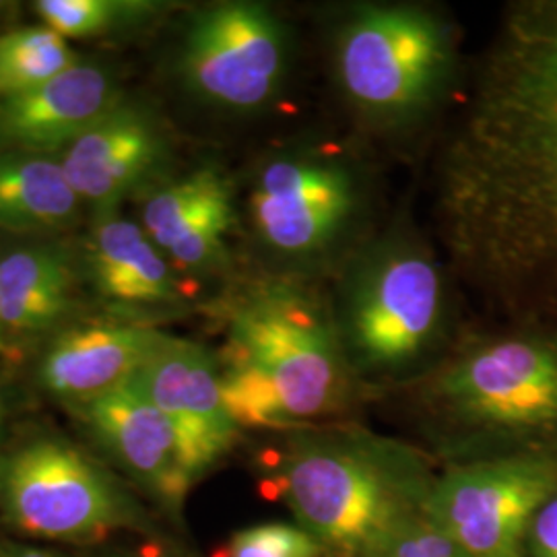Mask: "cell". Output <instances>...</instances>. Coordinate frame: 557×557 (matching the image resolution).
Returning a JSON list of instances; mask_svg holds the SVG:
<instances>
[{
    "label": "cell",
    "mask_w": 557,
    "mask_h": 557,
    "mask_svg": "<svg viewBox=\"0 0 557 557\" xmlns=\"http://www.w3.org/2000/svg\"><path fill=\"white\" fill-rule=\"evenodd\" d=\"M436 143L432 236L460 292L557 326V0L508 4Z\"/></svg>",
    "instance_id": "6da1fadb"
},
{
    "label": "cell",
    "mask_w": 557,
    "mask_h": 557,
    "mask_svg": "<svg viewBox=\"0 0 557 557\" xmlns=\"http://www.w3.org/2000/svg\"><path fill=\"white\" fill-rule=\"evenodd\" d=\"M213 310L223 324L221 393L239 430L341 421L368 395L343 354L329 283L248 271Z\"/></svg>",
    "instance_id": "7a4b0ae2"
},
{
    "label": "cell",
    "mask_w": 557,
    "mask_h": 557,
    "mask_svg": "<svg viewBox=\"0 0 557 557\" xmlns=\"http://www.w3.org/2000/svg\"><path fill=\"white\" fill-rule=\"evenodd\" d=\"M322 54L343 128L380 158L438 139L469 73L457 21L418 0L326 9Z\"/></svg>",
    "instance_id": "3957f363"
},
{
    "label": "cell",
    "mask_w": 557,
    "mask_h": 557,
    "mask_svg": "<svg viewBox=\"0 0 557 557\" xmlns=\"http://www.w3.org/2000/svg\"><path fill=\"white\" fill-rule=\"evenodd\" d=\"M379 153L347 128H299L271 143L248 170L239 227L252 271L329 283L379 230Z\"/></svg>",
    "instance_id": "277c9868"
},
{
    "label": "cell",
    "mask_w": 557,
    "mask_h": 557,
    "mask_svg": "<svg viewBox=\"0 0 557 557\" xmlns=\"http://www.w3.org/2000/svg\"><path fill=\"white\" fill-rule=\"evenodd\" d=\"M343 354L361 388L398 391L436 368L467 329L462 292L409 209H395L329 281Z\"/></svg>",
    "instance_id": "5b68a950"
},
{
    "label": "cell",
    "mask_w": 557,
    "mask_h": 557,
    "mask_svg": "<svg viewBox=\"0 0 557 557\" xmlns=\"http://www.w3.org/2000/svg\"><path fill=\"white\" fill-rule=\"evenodd\" d=\"M395 393L440 467L557 448V326L467 324L436 368Z\"/></svg>",
    "instance_id": "8992f818"
},
{
    "label": "cell",
    "mask_w": 557,
    "mask_h": 557,
    "mask_svg": "<svg viewBox=\"0 0 557 557\" xmlns=\"http://www.w3.org/2000/svg\"><path fill=\"white\" fill-rule=\"evenodd\" d=\"M278 436L269 479L324 557H374L430 518L442 467L416 442L349 421Z\"/></svg>",
    "instance_id": "52a82bcc"
},
{
    "label": "cell",
    "mask_w": 557,
    "mask_h": 557,
    "mask_svg": "<svg viewBox=\"0 0 557 557\" xmlns=\"http://www.w3.org/2000/svg\"><path fill=\"white\" fill-rule=\"evenodd\" d=\"M298 27L269 2L221 0L190 11L176 75L193 100L227 116L277 108L298 75Z\"/></svg>",
    "instance_id": "ba28073f"
},
{
    "label": "cell",
    "mask_w": 557,
    "mask_h": 557,
    "mask_svg": "<svg viewBox=\"0 0 557 557\" xmlns=\"http://www.w3.org/2000/svg\"><path fill=\"white\" fill-rule=\"evenodd\" d=\"M0 508L21 533L64 543H100L139 524L114 479L54 438L27 442L0 465Z\"/></svg>",
    "instance_id": "9c48e42d"
},
{
    "label": "cell",
    "mask_w": 557,
    "mask_h": 557,
    "mask_svg": "<svg viewBox=\"0 0 557 557\" xmlns=\"http://www.w3.org/2000/svg\"><path fill=\"white\" fill-rule=\"evenodd\" d=\"M557 492V448L446 465L430 520L471 557H524L539 508Z\"/></svg>",
    "instance_id": "30bf717a"
},
{
    "label": "cell",
    "mask_w": 557,
    "mask_h": 557,
    "mask_svg": "<svg viewBox=\"0 0 557 557\" xmlns=\"http://www.w3.org/2000/svg\"><path fill=\"white\" fill-rule=\"evenodd\" d=\"M140 225L182 277H238L232 252L238 184L220 163H199L153 182L140 205Z\"/></svg>",
    "instance_id": "8fae6325"
},
{
    "label": "cell",
    "mask_w": 557,
    "mask_h": 557,
    "mask_svg": "<svg viewBox=\"0 0 557 557\" xmlns=\"http://www.w3.org/2000/svg\"><path fill=\"white\" fill-rule=\"evenodd\" d=\"M131 386L170 419L199 479L239 438L221 393L218 356L202 343L165 335Z\"/></svg>",
    "instance_id": "7c38bea8"
},
{
    "label": "cell",
    "mask_w": 557,
    "mask_h": 557,
    "mask_svg": "<svg viewBox=\"0 0 557 557\" xmlns=\"http://www.w3.org/2000/svg\"><path fill=\"white\" fill-rule=\"evenodd\" d=\"M172 139L151 110L120 101L85 128L60 163L81 202L110 213L133 190L151 186L168 174Z\"/></svg>",
    "instance_id": "4fadbf2b"
},
{
    "label": "cell",
    "mask_w": 557,
    "mask_h": 557,
    "mask_svg": "<svg viewBox=\"0 0 557 557\" xmlns=\"http://www.w3.org/2000/svg\"><path fill=\"white\" fill-rule=\"evenodd\" d=\"M96 440L140 487L178 512L199 478L170 419L131 384L79 407Z\"/></svg>",
    "instance_id": "5bb4252c"
},
{
    "label": "cell",
    "mask_w": 557,
    "mask_h": 557,
    "mask_svg": "<svg viewBox=\"0 0 557 557\" xmlns=\"http://www.w3.org/2000/svg\"><path fill=\"white\" fill-rule=\"evenodd\" d=\"M165 335L135 320L73 326L48 345L38 368L41 388L79 409L131 384Z\"/></svg>",
    "instance_id": "9a60e30c"
},
{
    "label": "cell",
    "mask_w": 557,
    "mask_h": 557,
    "mask_svg": "<svg viewBox=\"0 0 557 557\" xmlns=\"http://www.w3.org/2000/svg\"><path fill=\"white\" fill-rule=\"evenodd\" d=\"M120 101L106 69L77 62L41 87L0 100V156L64 151Z\"/></svg>",
    "instance_id": "2e32d148"
},
{
    "label": "cell",
    "mask_w": 557,
    "mask_h": 557,
    "mask_svg": "<svg viewBox=\"0 0 557 557\" xmlns=\"http://www.w3.org/2000/svg\"><path fill=\"white\" fill-rule=\"evenodd\" d=\"M89 269L103 296L124 306L180 310L197 283L182 277L137 221L100 213L89 238Z\"/></svg>",
    "instance_id": "e0dca14e"
},
{
    "label": "cell",
    "mask_w": 557,
    "mask_h": 557,
    "mask_svg": "<svg viewBox=\"0 0 557 557\" xmlns=\"http://www.w3.org/2000/svg\"><path fill=\"white\" fill-rule=\"evenodd\" d=\"M77 273L59 244H32L0 257V322L13 343L54 331L75 304Z\"/></svg>",
    "instance_id": "ac0fdd59"
},
{
    "label": "cell",
    "mask_w": 557,
    "mask_h": 557,
    "mask_svg": "<svg viewBox=\"0 0 557 557\" xmlns=\"http://www.w3.org/2000/svg\"><path fill=\"white\" fill-rule=\"evenodd\" d=\"M81 199L54 156H0V227L41 234L64 230L79 215Z\"/></svg>",
    "instance_id": "d6986e66"
},
{
    "label": "cell",
    "mask_w": 557,
    "mask_h": 557,
    "mask_svg": "<svg viewBox=\"0 0 557 557\" xmlns=\"http://www.w3.org/2000/svg\"><path fill=\"white\" fill-rule=\"evenodd\" d=\"M77 62L66 38L48 25L7 32L0 36V100L41 87Z\"/></svg>",
    "instance_id": "ffe728a7"
},
{
    "label": "cell",
    "mask_w": 557,
    "mask_h": 557,
    "mask_svg": "<svg viewBox=\"0 0 557 557\" xmlns=\"http://www.w3.org/2000/svg\"><path fill=\"white\" fill-rule=\"evenodd\" d=\"M176 4L156 0H40L36 13L62 38H94L149 25Z\"/></svg>",
    "instance_id": "44dd1931"
},
{
    "label": "cell",
    "mask_w": 557,
    "mask_h": 557,
    "mask_svg": "<svg viewBox=\"0 0 557 557\" xmlns=\"http://www.w3.org/2000/svg\"><path fill=\"white\" fill-rule=\"evenodd\" d=\"M227 557H324L317 539L298 524L264 522L236 533Z\"/></svg>",
    "instance_id": "7402d4cb"
},
{
    "label": "cell",
    "mask_w": 557,
    "mask_h": 557,
    "mask_svg": "<svg viewBox=\"0 0 557 557\" xmlns=\"http://www.w3.org/2000/svg\"><path fill=\"white\" fill-rule=\"evenodd\" d=\"M524 557H557V492L533 518L527 533Z\"/></svg>",
    "instance_id": "603a6c76"
},
{
    "label": "cell",
    "mask_w": 557,
    "mask_h": 557,
    "mask_svg": "<svg viewBox=\"0 0 557 557\" xmlns=\"http://www.w3.org/2000/svg\"><path fill=\"white\" fill-rule=\"evenodd\" d=\"M0 557H71L66 554H60L48 547H38V545H27V543H13L4 541L0 543Z\"/></svg>",
    "instance_id": "cb8c5ba5"
},
{
    "label": "cell",
    "mask_w": 557,
    "mask_h": 557,
    "mask_svg": "<svg viewBox=\"0 0 557 557\" xmlns=\"http://www.w3.org/2000/svg\"><path fill=\"white\" fill-rule=\"evenodd\" d=\"M11 354L9 351V345H7V338H4V331H2V322H0V356H7Z\"/></svg>",
    "instance_id": "d4e9b609"
},
{
    "label": "cell",
    "mask_w": 557,
    "mask_h": 557,
    "mask_svg": "<svg viewBox=\"0 0 557 557\" xmlns=\"http://www.w3.org/2000/svg\"><path fill=\"white\" fill-rule=\"evenodd\" d=\"M2 419H4V403H2V395H0V430H2Z\"/></svg>",
    "instance_id": "484cf974"
}]
</instances>
